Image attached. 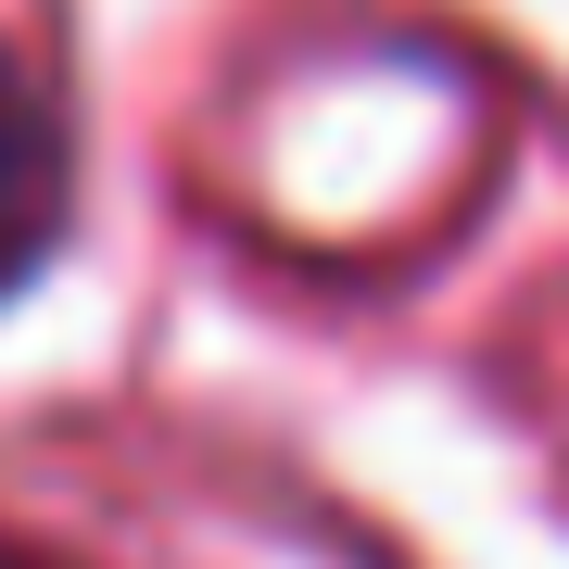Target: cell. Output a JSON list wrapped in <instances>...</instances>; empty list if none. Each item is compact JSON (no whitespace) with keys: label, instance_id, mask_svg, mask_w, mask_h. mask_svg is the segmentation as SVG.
I'll list each match as a JSON object with an SVG mask.
<instances>
[{"label":"cell","instance_id":"1","mask_svg":"<svg viewBox=\"0 0 569 569\" xmlns=\"http://www.w3.org/2000/svg\"><path fill=\"white\" fill-rule=\"evenodd\" d=\"M63 228H77V178H63V127L51 102L0 63V305H13L26 279L63 253Z\"/></svg>","mask_w":569,"mask_h":569}]
</instances>
